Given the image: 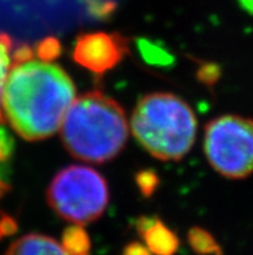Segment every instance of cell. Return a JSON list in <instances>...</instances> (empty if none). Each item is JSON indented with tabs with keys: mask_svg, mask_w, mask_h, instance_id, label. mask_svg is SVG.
Segmentation results:
<instances>
[{
	"mask_svg": "<svg viewBox=\"0 0 253 255\" xmlns=\"http://www.w3.org/2000/svg\"><path fill=\"white\" fill-rule=\"evenodd\" d=\"M75 100L74 82L61 66L29 60L12 64L3 91V110L12 128L27 141L57 132Z\"/></svg>",
	"mask_w": 253,
	"mask_h": 255,
	"instance_id": "1",
	"label": "cell"
},
{
	"mask_svg": "<svg viewBox=\"0 0 253 255\" xmlns=\"http://www.w3.org/2000/svg\"><path fill=\"white\" fill-rule=\"evenodd\" d=\"M61 137L73 157L92 163L115 158L128 137L123 108L111 97L90 91L78 97L62 121Z\"/></svg>",
	"mask_w": 253,
	"mask_h": 255,
	"instance_id": "2",
	"label": "cell"
},
{
	"mask_svg": "<svg viewBox=\"0 0 253 255\" xmlns=\"http://www.w3.org/2000/svg\"><path fill=\"white\" fill-rule=\"evenodd\" d=\"M132 132L153 157L177 161L189 153L196 137L191 108L168 92H154L138 101L132 114Z\"/></svg>",
	"mask_w": 253,
	"mask_h": 255,
	"instance_id": "3",
	"label": "cell"
},
{
	"mask_svg": "<svg viewBox=\"0 0 253 255\" xmlns=\"http://www.w3.org/2000/svg\"><path fill=\"white\" fill-rule=\"evenodd\" d=\"M109 187L102 175L88 166L62 168L47 189V201L62 219L77 224L102 217L109 204Z\"/></svg>",
	"mask_w": 253,
	"mask_h": 255,
	"instance_id": "4",
	"label": "cell"
},
{
	"mask_svg": "<svg viewBox=\"0 0 253 255\" xmlns=\"http://www.w3.org/2000/svg\"><path fill=\"white\" fill-rule=\"evenodd\" d=\"M204 153L209 165L228 179L253 174V120L226 114L208 122L204 129Z\"/></svg>",
	"mask_w": 253,
	"mask_h": 255,
	"instance_id": "5",
	"label": "cell"
},
{
	"mask_svg": "<svg viewBox=\"0 0 253 255\" xmlns=\"http://www.w3.org/2000/svg\"><path fill=\"white\" fill-rule=\"evenodd\" d=\"M129 52V42L120 32H84L78 36L73 58L93 74H105L114 69Z\"/></svg>",
	"mask_w": 253,
	"mask_h": 255,
	"instance_id": "6",
	"label": "cell"
},
{
	"mask_svg": "<svg viewBox=\"0 0 253 255\" xmlns=\"http://www.w3.org/2000/svg\"><path fill=\"white\" fill-rule=\"evenodd\" d=\"M136 230L151 254L174 255L178 252V236L158 217H140L136 222Z\"/></svg>",
	"mask_w": 253,
	"mask_h": 255,
	"instance_id": "7",
	"label": "cell"
},
{
	"mask_svg": "<svg viewBox=\"0 0 253 255\" xmlns=\"http://www.w3.org/2000/svg\"><path fill=\"white\" fill-rule=\"evenodd\" d=\"M5 255H66L62 246L44 235L30 233L16 240Z\"/></svg>",
	"mask_w": 253,
	"mask_h": 255,
	"instance_id": "8",
	"label": "cell"
},
{
	"mask_svg": "<svg viewBox=\"0 0 253 255\" xmlns=\"http://www.w3.org/2000/svg\"><path fill=\"white\" fill-rule=\"evenodd\" d=\"M14 142L10 133L0 126V198L10 191V171Z\"/></svg>",
	"mask_w": 253,
	"mask_h": 255,
	"instance_id": "9",
	"label": "cell"
},
{
	"mask_svg": "<svg viewBox=\"0 0 253 255\" xmlns=\"http://www.w3.org/2000/svg\"><path fill=\"white\" fill-rule=\"evenodd\" d=\"M62 249L66 255H89V236L81 224L68 227L62 232Z\"/></svg>",
	"mask_w": 253,
	"mask_h": 255,
	"instance_id": "10",
	"label": "cell"
},
{
	"mask_svg": "<svg viewBox=\"0 0 253 255\" xmlns=\"http://www.w3.org/2000/svg\"><path fill=\"white\" fill-rule=\"evenodd\" d=\"M187 241L198 255H224L222 248L208 231L202 227H192L187 233Z\"/></svg>",
	"mask_w": 253,
	"mask_h": 255,
	"instance_id": "11",
	"label": "cell"
},
{
	"mask_svg": "<svg viewBox=\"0 0 253 255\" xmlns=\"http://www.w3.org/2000/svg\"><path fill=\"white\" fill-rule=\"evenodd\" d=\"M13 40L6 32H0V105L3 99V91L6 78L12 68ZM4 122V113L0 107V123Z\"/></svg>",
	"mask_w": 253,
	"mask_h": 255,
	"instance_id": "12",
	"label": "cell"
},
{
	"mask_svg": "<svg viewBox=\"0 0 253 255\" xmlns=\"http://www.w3.org/2000/svg\"><path fill=\"white\" fill-rule=\"evenodd\" d=\"M138 51L145 62L155 66H166L173 61V57L167 49L159 45V43L151 42L149 39H138Z\"/></svg>",
	"mask_w": 253,
	"mask_h": 255,
	"instance_id": "13",
	"label": "cell"
},
{
	"mask_svg": "<svg viewBox=\"0 0 253 255\" xmlns=\"http://www.w3.org/2000/svg\"><path fill=\"white\" fill-rule=\"evenodd\" d=\"M86 14L98 21L110 19L118 9L116 0H82Z\"/></svg>",
	"mask_w": 253,
	"mask_h": 255,
	"instance_id": "14",
	"label": "cell"
},
{
	"mask_svg": "<svg viewBox=\"0 0 253 255\" xmlns=\"http://www.w3.org/2000/svg\"><path fill=\"white\" fill-rule=\"evenodd\" d=\"M135 180L138 191L141 192L145 198L151 197L159 187V183H161L159 175L153 168H145V170L138 171L135 176Z\"/></svg>",
	"mask_w": 253,
	"mask_h": 255,
	"instance_id": "15",
	"label": "cell"
},
{
	"mask_svg": "<svg viewBox=\"0 0 253 255\" xmlns=\"http://www.w3.org/2000/svg\"><path fill=\"white\" fill-rule=\"evenodd\" d=\"M35 52L40 58V61L51 62L60 57L62 52V45L57 38L48 36L38 43Z\"/></svg>",
	"mask_w": 253,
	"mask_h": 255,
	"instance_id": "16",
	"label": "cell"
},
{
	"mask_svg": "<svg viewBox=\"0 0 253 255\" xmlns=\"http://www.w3.org/2000/svg\"><path fill=\"white\" fill-rule=\"evenodd\" d=\"M220 75H221V71H220L218 65L212 64V62L202 64V66L198 69V73H196L199 82L208 86V87L217 83L218 79H220Z\"/></svg>",
	"mask_w": 253,
	"mask_h": 255,
	"instance_id": "17",
	"label": "cell"
},
{
	"mask_svg": "<svg viewBox=\"0 0 253 255\" xmlns=\"http://www.w3.org/2000/svg\"><path fill=\"white\" fill-rule=\"evenodd\" d=\"M17 227L18 226L16 220L9 215H4L3 218H0V239L14 235L17 232Z\"/></svg>",
	"mask_w": 253,
	"mask_h": 255,
	"instance_id": "18",
	"label": "cell"
},
{
	"mask_svg": "<svg viewBox=\"0 0 253 255\" xmlns=\"http://www.w3.org/2000/svg\"><path fill=\"white\" fill-rule=\"evenodd\" d=\"M122 255H153L150 250L146 248L145 245L140 243H129L128 245H125V248L123 249Z\"/></svg>",
	"mask_w": 253,
	"mask_h": 255,
	"instance_id": "19",
	"label": "cell"
}]
</instances>
